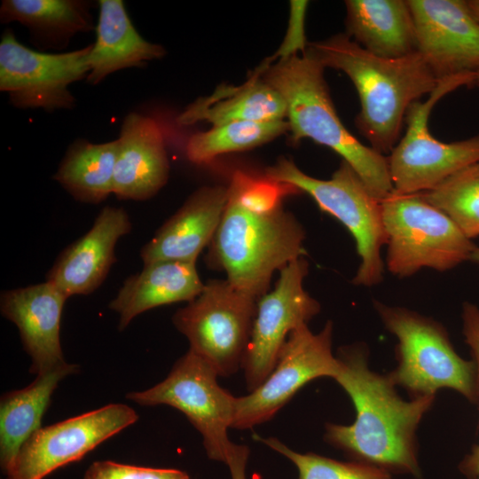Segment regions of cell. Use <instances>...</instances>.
Masks as SVG:
<instances>
[{"label": "cell", "instance_id": "obj_26", "mask_svg": "<svg viewBox=\"0 0 479 479\" xmlns=\"http://www.w3.org/2000/svg\"><path fill=\"white\" fill-rule=\"evenodd\" d=\"M118 140H77L68 148L53 178L75 200L98 204L113 193Z\"/></svg>", "mask_w": 479, "mask_h": 479}, {"label": "cell", "instance_id": "obj_21", "mask_svg": "<svg viewBox=\"0 0 479 479\" xmlns=\"http://www.w3.org/2000/svg\"><path fill=\"white\" fill-rule=\"evenodd\" d=\"M347 35L368 52L398 59L417 52L407 0H347Z\"/></svg>", "mask_w": 479, "mask_h": 479}, {"label": "cell", "instance_id": "obj_24", "mask_svg": "<svg viewBox=\"0 0 479 479\" xmlns=\"http://www.w3.org/2000/svg\"><path fill=\"white\" fill-rule=\"evenodd\" d=\"M79 367L66 363L36 375L21 389L6 392L0 401V464L7 475L27 440L41 428V420L58 384Z\"/></svg>", "mask_w": 479, "mask_h": 479}, {"label": "cell", "instance_id": "obj_15", "mask_svg": "<svg viewBox=\"0 0 479 479\" xmlns=\"http://www.w3.org/2000/svg\"><path fill=\"white\" fill-rule=\"evenodd\" d=\"M417 51L440 81L479 68V22L465 0H407Z\"/></svg>", "mask_w": 479, "mask_h": 479}, {"label": "cell", "instance_id": "obj_20", "mask_svg": "<svg viewBox=\"0 0 479 479\" xmlns=\"http://www.w3.org/2000/svg\"><path fill=\"white\" fill-rule=\"evenodd\" d=\"M196 263L161 260L144 264L143 270L130 275L109 302V309L119 315V330H124L139 314L151 309L192 302L203 290Z\"/></svg>", "mask_w": 479, "mask_h": 479}, {"label": "cell", "instance_id": "obj_25", "mask_svg": "<svg viewBox=\"0 0 479 479\" xmlns=\"http://www.w3.org/2000/svg\"><path fill=\"white\" fill-rule=\"evenodd\" d=\"M90 4L80 0H4L0 7L3 23L18 21L33 39L61 48L77 33L94 28Z\"/></svg>", "mask_w": 479, "mask_h": 479}, {"label": "cell", "instance_id": "obj_35", "mask_svg": "<svg viewBox=\"0 0 479 479\" xmlns=\"http://www.w3.org/2000/svg\"><path fill=\"white\" fill-rule=\"evenodd\" d=\"M475 85H477L479 87V68L475 72Z\"/></svg>", "mask_w": 479, "mask_h": 479}, {"label": "cell", "instance_id": "obj_10", "mask_svg": "<svg viewBox=\"0 0 479 479\" xmlns=\"http://www.w3.org/2000/svg\"><path fill=\"white\" fill-rule=\"evenodd\" d=\"M218 374L190 349L172 367L165 380L151 389L127 394L140 404H166L183 412L200 432L209 459L224 462L233 443L229 440L237 397L223 389Z\"/></svg>", "mask_w": 479, "mask_h": 479}, {"label": "cell", "instance_id": "obj_34", "mask_svg": "<svg viewBox=\"0 0 479 479\" xmlns=\"http://www.w3.org/2000/svg\"><path fill=\"white\" fill-rule=\"evenodd\" d=\"M470 261L479 265V247L476 246L472 254Z\"/></svg>", "mask_w": 479, "mask_h": 479}, {"label": "cell", "instance_id": "obj_29", "mask_svg": "<svg viewBox=\"0 0 479 479\" xmlns=\"http://www.w3.org/2000/svg\"><path fill=\"white\" fill-rule=\"evenodd\" d=\"M255 438L290 459L298 469V479H393L379 467L357 461H341L313 452L301 453L274 437Z\"/></svg>", "mask_w": 479, "mask_h": 479}, {"label": "cell", "instance_id": "obj_16", "mask_svg": "<svg viewBox=\"0 0 479 479\" xmlns=\"http://www.w3.org/2000/svg\"><path fill=\"white\" fill-rule=\"evenodd\" d=\"M68 297L49 281L4 290L0 296L2 315L15 324L30 372L39 374L66 364L60 343V323Z\"/></svg>", "mask_w": 479, "mask_h": 479}, {"label": "cell", "instance_id": "obj_30", "mask_svg": "<svg viewBox=\"0 0 479 479\" xmlns=\"http://www.w3.org/2000/svg\"><path fill=\"white\" fill-rule=\"evenodd\" d=\"M82 479H192L185 471L122 464L112 460L93 462Z\"/></svg>", "mask_w": 479, "mask_h": 479}, {"label": "cell", "instance_id": "obj_12", "mask_svg": "<svg viewBox=\"0 0 479 479\" xmlns=\"http://www.w3.org/2000/svg\"><path fill=\"white\" fill-rule=\"evenodd\" d=\"M92 44L65 53H44L20 43L12 30L0 42V90L19 108L69 109L75 99L68 87L87 75Z\"/></svg>", "mask_w": 479, "mask_h": 479}, {"label": "cell", "instance_id": "obj_8", "mask_svg": "<svg viewBox=\"0 0 479 479\" xmlns=\"http://www.w3.org/2000/svg\"><path fill=\"white\" fill-rule=\"evenodd\" d=\"M475 74H463L440 80L428 98L413 102L406 116V130L388 158L393 192L416 194L430 191L444 180L479 161V134L445 143L428 130L435 105L445 95L475 85Z\"/></svg>", "mask_w": 479, "mask_h": 479}, {"label": "cell", "instance_id": "obj_3", "mask_svg": "<svg viewBox=\"0 0 479 479\" xmlns=\"http://www.w3.org/2000/svg\"><path fill=\"white\" fill-rule=\"evenodd\" d=\"M325 67L305 51L280 56L257 68L283 98L294 142L309 138L339 154L371 193L383 200L393 192L388 158L362 144L342 122L324 77Z\"/></svg>", "mask_w": 479, "mask_h": 479}, {"label": "cell", "instance_id": "obj_4", "mask_svg": "<svg viewBox=\"0 0 479 479\" xmlns=\"http://www.w3.org/2000/svg\"><path fill=\"white\" fill-rule=\"evenodd\" d=\"M302 225L283 206L255 209L228 197L208 261L226 280L256 301L269 290L272 274L305 254Z\"/></svg>", "mask_w": 479, "mask_h": 479}, {"label": "cell", "instance_id": "obj_11", "mask_svg": "<svg viewBox=\"0 0 479 479\" xmlns=\"http://www.w3.org/2000/svg\"><path fill=\"white\" fill-rule=\"evenodd\" d=\"M333 327L327 321L318 334L308 326L292 331L270 375L248 395L237 397L232 428L246 429L266 422L310 381L334 379L340 363L332 352Z\"/></svg>", "mask_w": 479, "mask_h": 479}, {"label": "cell", "instance_id": "obj_27", "mask_svg": "<svg viewBox=\"0 0 479 479\" xmlns=\"http://www.w3.org/2000/svg\"><path fill=\"white\" fill-rule=\"evenodd\" d=\"M287 131H289L287 120L228 122L192 135L187 141L185 153L193 163H208L222 154L265 144Z\"/></svg>", "mask_w": 479, "mask_h": 479}, {"label": "cell", "instance_id": "obj_5", "mask_svg": "<svg viewBox=\"0 0 479 479\" xmlns=\"http://www.w3.org/2000/svg\"><path fill=\"white\" fill-rule=\"evenodd\" d=\"M385 328L396 336L397 367L389 373L412 398L436 396L451 389L468 401L479 402V379L473 360L454 349L445 327L414 310L373 301Z\"/></svg>", "mask_w": 479, "mask_h": 479}, {"label": "cell", "instance_id": "obj_7", "mask_svg": "<svg viewBox=\"0 0 479 479\" xmlns=\"http://www.w3.org/2000/svg\"><path fill=\"white\" fill-rule=\"evenodd\" d=\"M386 265L406 278L422 269L445 271L470 261L476 246L442 210L420 193L392 192L381 200Z\"/></svg>", "mask_w": 479, "mask_h": 479}, {"label": "cell", "instance_id": "obj_32", "mask_svg": "<svg viewBox=\"0 0 479 479\" xmlns=\"http://www.w3.org/2000/svg\"><path fill=\"white\" fill-rule=\"evenodd\" d=\"M248 456L247 446L233 443L224 461L229 467L232 479H247L246 467Z\"/></svg>", "mask_w": 479, "mask_h": 479}, {"label": "cell", "instance_id": "obj_23", "mask_svg": "<svg viewBox=\"0 0 479 479\" xmlns=\"http://www.w3.org/2000/svg\"><path fill=\"white\" fill-rule=\"evenodd\" d=\"M281 95L259 75L253 73L239 86L221 84L212 94L199 98L178 117L180 125L207 122L217 126L232 122L285 120Z\"/></svg>", "mask_w": 479, "mask_h": 479}, {"label": "cell", "instance_id": "obj_13", "mask_svg": "<svg viewBox=\"0 0 479 479\" xmlns=\"http://www.w3.org/2000/svg\"><path fill=\"white\" fill-rule=\"evenodd\" d=\"M309 263L297 258L279 272L275 287L256 302L242 368L249 392L258 388L274 369L290 333L320 311V305L303 287Z\"/></svg>", "mask_w": 479, "mask_h": 479}, {"label": "cell", "instance_id": "obj_33", "mask_svg": "<svg viewBox=\"0 0 479 479\" xmlns=\"http://www.w3.org/2000/svg\"><path fill=\"white\" fill-rule=\"evenodd\" d=\"M467 2L474 17L479 22V0H467Z\"/></svg>", "mask_w": 479, "mask_h": 479}, {"label": "cell", "instance_id": "obj_14", "mask_svg": "<svg viewBox=\"0 0 479 479\" xmlns=\"http://www.w3.org/2000/svg\"><path fill=\"white\" fill-rule=\"evenodd\" d=\"M138 415L123 404H109L40 428L20 448L8 479H43L82 459L104 441L135 423Z\"/></svg>", "mask_w": 479, "mask_h": 479}, {"label": "cell", "instance_id": "obj_18", "mask_svg": "<svg viewBox=\"0 0 479 479\" xmlns=\"http://www.w3.org/2000/svg\"><path fill=\"white\" fill-rule=\"evenodd\" d=\"M118 140L113 193L145 200L167 183L169 164L162 131L155 120L137 113L124 118Z\"/></svg>", "mask_w": 479, "mask_h": 479}, {"label": "cell", "instance_id": "obj_31", "mask_svg": "<svg viewBox=\"0 0 479 479\" xmlns=\"http://www.w3.org/2000/svg\"><path fill=\"white\" fill-rule=\"evenodd\" d=\"M462 333L470 349L479 379V306L467 302L462 305ZM459 470L468 479H479V443L466 455Z\"/></svg>", "mask_w": 479, "mask_h": 479}, {"label": "cell", "instance_id": "obj_22", "mask_svg": "<svg viewBox=\"0 0 479 479\" xmlns=\"http://www.w3.org/2000/svg\"><path fill=\"white\" fill-rule=\"evenodd\" d=\"M96 42L87 57V81L97 84L108 75L129 67H141L160 59L164 49L145 40L134 27L121 0H100Z\"/></svg>", "mask_w": 479, "mask_h": 479}, {"label": "cell", "instance_id": "obj_28", "mask_svg": "<svg viewBox=\"0 0 479 479\" xmlns=\"http://www.w3.org/2000/svg\"><path fill=\"white\" fill-rule=\"evenodd\" d=\"M420 194L445 213L469 239L479 236V161Z\"/></svg>", "mask_w": 479, "mask_h": 479}, {"label": "cell", "instance_id": "obj_17", "mask_svg": "<svg viewBox=\"0 0 479 479\" xmlns=\"http://www.w3.org/2000/svg\"><path fill=\"white\" fill-rule=\"evenodd\" d=\"M131 227L124 208L105 207L91 228L59 254L46 280L67 297L91 294L106 279L116 262L115 245Z\"/></svg>", "mask_w": 479, "mask_h": 479}, {"label": "cell", "instance_id": "obj_2", "mask_svg": "<svg viewBox=\"0 0 479 479\" xmlns=\"http://www.w3.org/2000/svg\"><path fill=\"white\" fill-rule=\"evenodd\" d=\"M307 52L324 67L340 70L350 79L360 101L356 127L383 155L400 140L411 105L439 82L418 51L398 59L381 58L346 33L310 43Z\"/></svg>", "mask_w": 479, "mask_h": 479}, {"label": "cell", "instance_id": "obj_19", "mask_svg": "<svg viewBox=\"0 0 479 479\" xmlns=\"http://www.w3.org/2000/svg\"><path fill=\"white\" fill-rule=\"evenodd\" d=\"M228 197V186H207L194 192L142 247L144 264L161 260L196 263L217 231Z\"/></svg>", "mask_w": 479, "mask_h": 479}, {"label": "cell", "instance_id": "obj_1", "mask_svg": "<svg viewBox=\"0 0 479 479\" xmlns=\"http://www.w3.org/2000/svg\"><path fill=\"white\" fill-rule=\"evenodd\" d=\"M336 357L334 380L350 397L356 418L349 425L326 424L325 441L353 460L421 478L416 431L436 396L403 399L389 374L370 369L363 343L342 347Z\"/></svg>", "mask_w": 479, "mask_h": 479}, {"label": "cell", "instance_id": "obj_9", "mask_svg": "<svg viewBox=\"0 0 479 479\" xmlns=\"http://www.w3.org/2000/svg\"><path fill=\"white\" fill-rule=\"evenodd\" d=\"M257 301L226 279H211L202 292L173 316L189 349L226 377L242 368Z\"/></svg>", "mask_w": 479, "mask_h": 479}, {"label": "cell", "instance_id": "obj_6", "mask_svg": "<svg viewBox=\"0 0 479 479\" xmlns=\"http://www.w3.org/2000/svg\"><path fill=\"white\" fill-rule=\"evenodd\" d=\"M264 176L309 194L323 212L347 228L360 257L354 285L370 287L383 280L381 248L386 245V234L381 200L371 193L347 162L342 161L332 177L325 180L307 175L293 161L281 157L266 169Z\"/></svg>", "mask_w": 479, "mask_h": 479}]
</instances>
